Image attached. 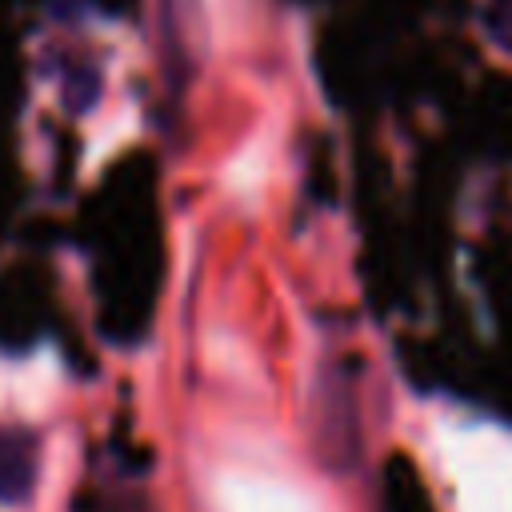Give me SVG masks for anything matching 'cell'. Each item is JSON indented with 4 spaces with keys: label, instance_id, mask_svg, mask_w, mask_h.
I'll use <instances>...</instances> for the list:
<instances>
[{
    "label": "cell",
    "instance_id": "cell-1",
    "mask_svg": "<svg viewBox=\"0 0 512 512\" xmlns=\"http://www.w3.org/2000/svg\"><path fill=\"white\" fill-rule=\"evenodd\" d=\"M40 476V440L24 424H0V504H24Z\"/></svg>",
    "mask_w": 512,
    "mask_h": 512
},
{
    "label": "cell",
    "instance_id": "cell-2",
    "mask_svg": "<svg viewBox=\"0 0 512 512\" xmlns=\"http://www.w3.org/2000/svg\"><path fill=\"white\" fill-rule=\"evenodd\" d=\"M480 24H484V32L496 48L512 52V0H484Z\"/></svg>",
    "mask_w": 512,
    "mask_h": 512
}]
</instances>
